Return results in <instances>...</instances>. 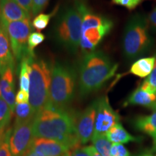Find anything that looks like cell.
Instances as JSON below:
<instances>
[{
  "instance_id": "obj_1",
  "label": "cell",
  "mask_w": 156,
  "mask_h": 156,
  "mask_svg": "<svg viewBox=\"0 0 156 156\" xmlns=\"http://www.w3.org/2000/svg\"><path fill=\"white\" fill-rule=\"evenodd\" d=\"M75 117L66 109L48 106L36 114L33 122L34 137L53 140L75 150L80 145Z\"/></svg>"
},
{
  "instance_id": "obj_2",
  "label": "cell",
  "mask_w": 156,
  "mask_h": 156,
  "mask_svg": "<svg viewBox=\"0 0 156 156\" xmlns=\"http://www.w3.org/2000/svg\"><path fill=\"white\" fill-rule=\"evenodd\" d=\"M117 68L118 64L114 63L104 52L93 51L85 54L77 75L80 95L85 97L98 90L114 77Z\"/></svg>"
},
{
  "instance_id": "obj_3",
  "label": "cell",
  "mask_w": 156,
  "mask_h": 156,
  "mask_svg": "<svg viewBox=\"0 0 156 156\" xmlns=\"http://www.w3.org/2000/svg\"><path fill=\"white\" fill-rule=\"evenodd\" d=\"M147 17L142 14H135L126 23L122 40L124 56L129 60L135 59L147 53L153 45L150 33Z\"/></svg>"
},
{
  "instance_id": "obj_4",
  "label": "cell",
  "mask_w": 156,
  "mask_h": 156,
  "mask_svg": "<svg viewBox=\"0 0 156 156\" xmlns=\"http://www.w3.org/2000/svg\"><path fill=\"white\" fill-rule=\"evenodd\" d=\"M75 6L82 16L80 48L85 54L95 51V48L110 32L114 23L103 15L93 12L83 2H75Z\"/></svg>"
},
{
  "instance_id": "obj_5",
  "label": "cell",
  "mask_w": 156,
  "mask_h": 156,
  "mask_svg": "<svg viewBox=\"0 0 156 156\" xmlns=\"http://www.w3.org/2000/svg\"><path fill=\"white\" fill-rule=\"evenodd\" d=\"M77 80V75L72 66L55 62L52 66L48 106L66 109L75 96Z\"/></svg>"
},
{
  "instance_id": "obj_6",
  "label": "cell",
  "mask_w": 156,
  "mask_h": 156,
  "mask_svg": "<svg viewBox=\"0 0 156 156\" xmlns=\"http://www.w3.org/2000/svg\"><path fill=\"white\" fill-rule=\"evenodd\" d=\"M51 70L52 66L44 60L36 56L31 60L29 103L36 114L49 105Z\"/></svg>"
},
{
  "instance_id": "obj_7",
  "label": "cell",
  "mask_w": 156,
  "mask_h": 156,
  "mask_svg": "<svg viewBox=\"0 0 156 156\" xmlns=\"http://www.w3.org/2000/svg\"><path fill=\"white\" fill-rule=\"evenodd\" d=\"M82 16L74 7L64 8L58 15L54 26V35L58 44L67 51L75 53L80 47Z\"/></svg>"
},
{
  "instance_id": "obj_8",
  "label": "cell",
  "mask_w": 156,
  "mask_h": 156,
  "mask_svg": "<svg viewBox=\"0 0 156 156\" xmlns=\"http://www.w3.org/2000/svg\"><path fill=\"white\" fill-rule=\"evenodd\" d=\"M4 30L8 37L13 56L15 59L20 62L23 58L34 57L29 52L28 41L32 31L30 19L23 20L7 22L0 19Z\"/></svg>"
},
{
  "instance_id": "obj_9",
  "label": "cell",
  "mask_w": 156,
  "mask_h": 156,
  "mask_svg": "<svg viewBox=\"0 0 156 156\" xmlns=\"http://www.w3.org/2000/svg\"><path fill=\"white\" fill-rule=\"evenodd\" d=\"M120 116L109 103L106 96L97 99L94 132L93 135L106 134L115 124L119 123Z\"/></svg>"
},
{
  "instance_id": "obj_10",
  "label": "cell",
  "mask_w": 156,
  "mask_h": 156,
  "mask_svg": "<svg viewBox=\"0 0 156 156\" xmlns=\"http://www.w3.org/2000/svg\"><path fill=\"white\" fill-rule=\"evenodd\" d=\"M33 122L14 125L12 129L9 146L12 156H24L30 149L34 136L33 133Z\"/></svg>"
},
{
  "instance_id": "obj_11",
  "label": "cell",
  "mask_w": 156,
  "mask_h": 156,
  "mask_svg": "<svg viewBox=\"0 0 156 156\" xmlns=\"http://www.w3.org/2000/svg\"><path fill=\"white\" fill-rule=\"evenodd\" d=\"M96 108L97 100H95L75 119L76 129L81 144L87 143L92 138L94 132Z\"/></svg>"
},
{
  "instance_id": "obj_12",
  "label": "cell",
  "mask_w": 156,
  "mask_h": 156,
  "mask_svg": "<svg viewBox=\"0 0 156 156\" xmlns=\"http://www.w3.org/2000/svg\"><path fill=\"white\" fill-rule=\"evenodd\" d=\"M29 150L42 156H60L70 151V148L63 143L42 137H34Z\"/></svg>"
},
{
  "instance_id": "obj_13",
  "label": "cell",
  "mask_w": 156,
  "mask_h": 156,
  "mask_svg": "<svg viewBox=\"0 0 156 156\" xmlns=\"http://www.w3.org/2000/svg\"><path fill=\"white\" fill-rule=\"evenodd\" d=\"M15 70L8 68L0 75V97L9 105L13 113L16 106Z\"/></svg>"
},
{
  "instance_id": "obj_14",
  "label": "cell",
  "mask_w": 156,
  "mask_h": 156,
  "mask_svg": "<svg viewBox=\"0 0 156 156\" xmlns=\"http://www.w3.org/2000/svg\"><path fill=\"white\" fill-rule=\"evenodd\" d=\"M0 19L14 22L30 19V15L14 0H0Z\"/></svg>"
},
{
  "instance_id": "obj_15",
  "label": "cell",
  "mask_w": 156,
  "mask_h": 156,
  "mask_svg": "<svg viewBox=\"0 0 156 156\" xmlns=\"http://www.w3.org/2000/svg\"><path fill=\"white\" fill-rule=\"evenodd\" d=\"M8 68L15 69V58L8 37L0 22V75Z\"/></svg>"
},
{
  "instance_id": "obj_16",
  "label": "cell",
  "mask_w": 156,
  "mask_h": 156,
  "mask_svg": "<svg viewBox=\"0 0 156 156\" xmlns=\"http://www.w3.org/2000/svg\"><path fill=\"white\" fill-rule=\"evenodd\" d=\"M134 105L145 106L153 111L156 110V93L147 92L138 87L129 95L124 103V106Z\"/></svg>"
},
{
  "instance_id": "obj_17",
  "label": "cell",
  "mask_w": 156,
  "mask_h": 156,
  "mask_svg": "<svg viewBox=\"0 0 156 156\" xmlns=\"http://www.w3.org/2000/svg\"><path fill=\"white\" fill-rule=\"evenodd\" d=\"M136 129L151 136L153 140V150L156 151V110L150 116H139L134 121Z\"/></svg>"
},
{
  "instance_id": "obj_18",
  "label": "cell",
  "mask_w": 156,
  "mask_h": 156,
  "mask_svg": "<svg viewBox=\"0 0 156 156\" xmlns=\"http://www.w3.org/2000/svg\"><path fill=\"white\" fill-rule=\"evenodd\" d=\"M106 135L112 143L115 144H124L139 140V137L132 136L123 127L121 123L115 124L108 130Z\"/></svg>"
},
{
  "instance_id": "obj_19",
  "label": "cell",
  "mask_w": 156,
  "mask_h": 156,
  "mask_svg": "<svg viewBox=\"0 0 156 156\" xmlns=\"http://www.w3.org/2000/svg\"><path fill=\"white\" fill-rule=\"evenodd\" d=\"M155 63V56L151 57L140 58L132 64L129 73L137 77H145L151 75L153 70Z\"/></svg>"
},
{
  "instance_id": "obj_20",
  "label": "cell",
  "mask_w": 156,
  "mask_h": 156,
  "mask_svg": "<svg viewBox=\"0 0 156 156\" xmlns=\"http://www.w3.org/2000/svg\"><path fill=\"white\" fill-rule=\"evenodd\" d=\"M15 113V125H20V124H26V123L33 122L36 115L29 103L16 104Z\"/></svg>"
},
{
  "instance_id": "obj_21",
  "label": "cell",
  "mask_w": 156,
  "mask_h": 156,
  "mask_svg": "<svg viewBox=\"0 0 156 156\" xmlns=\"http://www.w3.org/2000/svg\"><path fill=\"white\" fill-rule=\"evenodd\" d=\"M35 57V56H34ZM34 57H27L20 62L19 82L20 90L29 92L30 75L31 72V60Z\"/></svg>"
},
{
  "instance_id": "obj_22",
  "label": "cell",
  "mask_w": 156,
  "mask_h": 156,
  "mask_svg": "<svg viewBox=\"0 0 156 156\" xmlns=\"http://www.w3.org/2000/svg\"><path fill=\"white\" fill-rule=\"evenodd\" d=\"M93 147L102 156L111 155V148L112 142L109 140L106 134L101 135H93L91 138Z\"/></svg>"
},
{
  "instance_id": "obj_23",
  "label": "cell",
  "mask_w": 156,
  "mask_h": 156,
  "mask_svg": "<svg viewBox=\"0 0 156 156\" xmlns=\"http://www.w3.org/2000/svg\"><path fill=\"white\" fill-rule=\"evenodd\" d=\"M12 114L9 105L0 97V132H4L6 126L10 122Z\"/></svg>"
},
{
  "instance_id": "obj_24",
  "label": "cell",
  "mask_w": 156,
  "mask_h": 156,
  "mask_svg": "<svg viewBox=\"0 0 156 156\" xmlns=\"http://www.w3.org/2000/svg\"><path fill=\"white\" fill-rule=\"evenodd\" d=\"M11 132L12 129L0 132V156H12L9 146Z\"/></svg>"
},
{
  "instance_id": "obj_25",
  "label": "cell",
  "mask_w": 156,
  "mask_h": 156,
  "mask_svg": "<svg viewBox=\"0 0 156 156\" xmlns=\"http://www.w3.org/2000/svg\"><path fill=\"white\" fill-rule=\"evenodd\" d=\"M45 36L40 32H33L29 36L28 41V47L31 55L35 56L34 49L36 46L44 41Z\"/></svg>"
},
{
  "instance_id": "obj_26",
  "label": "cell",
  "mask_w": 156,
  "mask_h": 156,
  "mask_svg": "<svg viewBox=\"0 0 156 156\" xmlns=\"http://www.w3.org/2000/svg\"><path fill=\"white\" fill-rule=\"evenodd\" d=\"M51 16V14H44V13L38 15L33 20V27L38 31L44 30L48 26Z\"/></svg>"
},
{
  "instance_id": "obj_27",
  "label": "cell",
  "mask_w": 156,
  "mask_h": 156,
  "mask_svg": "<svg viewBox=\"0 0 156 156\" xmlns=\"http://www.w3.org/2000/svg\"><path fill=\"white\" fill-rule=\"evenodd\" d=\"M112 156H130L129 152L122 144L113 143L111 148Z\"/></svg>"
},
{
  "instance_id": "obj_28",
  "label": "cell",
  "mask_w": 156,
  "mask_h": 156,
  "mask_svg": "<svg viewBox=\"0 0 156 156\" xmlns=\"http://www.w3.org/2000/svg\"><path fill=\"white\" fill-rule=\"evenodd\" d=\"M49 0H33L31 15L37 16L47 5Z\"/></svg>"
},
{
  "instance_id": "obj_29",
  "label": "cell",
  "mask_w": 156,
  "mask_h": 156,
  "mask_svg": "<svg viewBox=\"0 0 156 156\" xmlns=\"http://www.w3.org/2000/svg\"><path fill=\"white\" fill-rule=\"evenodd\" d=\"M112 2L116 5L125 7L128 9H133L141 3L142 0H112Z\"/></svg>"
},
{
  "instance_id": "obj_30",
  "label": "cell",
  "mask_w": 156,
  "mask_h": 156,
  "mask_svg": "<svg viewBox=\"0 0 156 156\" xmlns=\"http://www.w3.org/2000/svg\"><path fill=\"white\" fill-rule=\"evenodd\" d=\"M15 102L16 104L29 103V92L20 90L15 96Z\"/></svg>"
},
{
  "instance_id": "obj_31",
  "label": "cell",
  "mask_w": 156,
  "mask_h": 156,
  "mask_svg": "<svg viewBox=\"0 0 156 156\" xmlns=\"http://www.w3.org/2000/svg\"><path fill=\"white\" fill-rule=\"evenodd\" d=\"M15 2L18 4L24 10L31 16V11H32L33 0H14Z\"/></svg>"
},
{
  "instance_id": "obj_32",
  "label": "cell",
  "mask_w": 156,
  "mask_h": 156,
  "mask_svg": "<svg viewBox=\"0 0 156 156\" xmlns=\"http://www.w3.org/2000/svg\"><path fill=\"white\" fill-rule=\"evenodd\" d=\"M147 17L150 29L153 33H156V7L150 13Z\"/></svg>"
},
{
  "instance_id": "obj_33",
  "label": "cell",
  "mask_w": 156,
  "mask_h": 156,
  "mask_svg": "<svg viewBox=\"0 0 156 156\" xmlns=\"http://www.w3.org/2000/svg\"><path fill=\"white\" fill-rule=\"evenodd\" d=\"M155 66H154L153 70L152 71L151 75L147 77L146 80L151 84L154 88L156 89V54H155Z\"/></svg>"
},
{
  "instance_id": "obj_34",
  "label": "cell",
  "mask_w": 156,
  "mask_h": 156,
  "mask_svg": "<svg viewBox=\"0 0 156 156\" xmlns=\"http://www.w3.org/2000/svg\"><path fill=\"white\" fill-rule=\"evenodd\" d=\"M70 156H90L87 153V152L85 151V148H80L77 147L71 153Z\"/></svg>"
},
{
  "instance_id": "obj_35",
  "label": "cell",
  "mask_w": 156,
  "mask_h": 156,
  "mask_svg": "<svg viewBox=\"0 0 156 156\" xmlns=\"http://www.w3.org/2000/svg\"><path fill=\"white\" fill-rule=\"evenodd\" d=\"M84 148L90 156H102L95 150V148L93 146H87V147H85Z\"/></svg>"
},
{
  "instance_id": "obj_36",
  "label": "cell",
  "mask_w": 156,
  "mask_h": 156,
  "mask_svg": "<svg viewBox=\"0 0 156 156\" xmlns=\"http://www.w3.org/2000/svg\"><path fill=\"white\" fill-rule=\"evenodd\" d=\"M24 156H42V155H41L40 154L36 153V152L28 150V152L25 154Z\"/></svg>"
},
{
  "instance_id": "obj_37",
  "label": "cell",
  "mask_w": 156,
  "mask_h": 156,
  "mask_svg": "<svg viewBox=\"0 0 156 156\" xmlns=\"http://www.w3.org/2000/svg\"><path fill=\"white\" fill-rule=\"evenodd\" d=\"M71 153H72L71 151H69V152H67V153H64V155H62L60 156H70V155H71Z\"/></svg>"
},
{
  "instance_id": "obj_38",
  "label": "cell",
  "mask_w": 156,
  "mask_h": 156,
  "mask_svg": "<svg viewBox=\"0 0 156 156\" xmlns=\"http://www.w3.org/2000/svg\"><path fill=\"white\" fill-rule=\"evenodd\" d=\"M141 156H156V155H153V154H151V153H147V154H143V155Z\"/></svg>"
}]
</instances>
